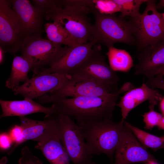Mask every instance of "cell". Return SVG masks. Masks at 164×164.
Here are the masks:
<instances>
[{
  "label": "cell",
  "mask_w": 164,
  "mask_h": 164,
  "mask_svg": "<svg viewBox=\"0 0 164 164\" xmlns=\"http://www.w3.org/2000/svg\"><path fill=\"white\" fill-rule=\"evenodd\" d=\"M119 89L117 86L105 85L90 79L71 76L60 89L48 94L53 97L61 98L104 96L115 93Z\"/></svg>",
  "instance_id": "8fae6325"
},
{
  "label": "cell",
  "mask_w": 164,
  "mask_h": 164,
  "mask_svg": "<svg viewBox=\"0 0 164 164\" xmlns=\"http://www.w3.org/2000/svg\"><path fill=\"white\" fill-rule=\"evenodd\" d=\"M135 67L136 75L153 77L164 67V40L150 46L139 52Z\"/></svg>",
  "instance_id": "2e32d148"
},
{
  "label": "cell",
  "mask_w": 164,
  "mask_h": 164,
  "mask_svg": "<svg viewBox=\"0 0 164 164\" xmlns=\"http://www.w3.org/2000/svg\"><path fill=\"white\" fill-rule=\"evenodd\" d=\"M97 41H91L62 49L51 66L40 72L69 74L78 68L96 51L101 48Z\"/></svg>",
  "instance_id": "9c48e42d"
},
{
  "label": "cell",
  "mask_w": 164,
  "mask_h": 164,
  "mask_svg": "<svg viewBox=\"0 0 164 164\" xmlns=\"http://www.w3.org/2000/svg\"><path fill=\"white\" fill-rule=\"evenodd\" d=\"M155 106L150 104L149 111L145 113L143 116V121L145 123V128L151 129L156 126H157L159 121L162 117L160 113L154 110Z\"/></svg>",
  "instance_id": "484cf974"
},
{
  "label": "cell",
  "mask_w": 164,
  "mask_h": 164,
  "mask_svg": "<svg viewBox=\"0 0 164 164\" xmlns=\"http://www.w3.org/2000/svg\"><path fill=\"white\" fill-rule=\"evenodd\" d=\"M63 48L40 36H33L25 37L19 50L31 63L34 76L49 68Z\"/></svg>",
  "instance_id": "52a82bcc"
},
{
  "label": "cell",
  "mask_w": 164,
  "mask_h": 164,
  "mask_svg": "<svg viewBox=\"0 0 164 164\" xmlns=\"http://www.w3.org/2000/svg\"><path fill=\"white\" fill-rule=\"evenodd\" d=\"M146 84L152 88L159 89L164 91V78L162 76L158 75L147 78Z\"/></svg>",
  "instance_id": "f1b7e54d"
},
{
  "label": "cell",
  "mask_w": 164,
  "mask_h": 164,
  "mask_svg": "<svg viewBox=\"0 0 164 164\" xmlns=\"http://www.w3.org/2000/svg\"><path fill=\"white\" fill-rule=\"evenodd\" d=\"M117 4L121 13L119 16L124 18L128 16L133 18L141 14L139 9L141 5L147 0H114Z\"/></svg>",
  "instance_id": "cb8c5ba5"
},
{
  "label": "cell",
  "mask_w": 164,
  "mask_h": 164,
  "mask_svg": "<svg viewBox=\"0 0 164 164\" xmlns=\"http://www.w3.org/2000/svg\"><path fill=\"white\" fill-rule=\"evenodd\" d=\"M57 134L73 164H96L77 124L69 116L53 114Z\"/></svg>",
  "instance_id": "277c9868"
},
{
  "label": "cell",
  "mask_w": 164,
  "mask_h": 164,
  "mask_svg": "<svg viewBox=\"0 0 164 164\" xmlns=\"http://www.w3.org/2000/svg\"><path fill=\"white\" fill-rule=\"evenodd\" d=\"M23 142L30 140L34 141L41 136L46 129L48 123L45 117L43 121L32 119L25 116L19 117Z\"/></svg>",
  "instance_id": "7402d4cb"
},
{
  "label": "cell",
  "mask_w": 164,
  "mask_h": 164,
  "mask_svg": "<svg viewBox=\"0 0 164 164\" xmlns=\"http://www.w3.org/2000/svg\"><path fill=\"white\" fill-rule=\"evenodd\" d=\"M90 9L93 8L100 13L106 15L120 12V9L114 0H92Z\"/></svg>",
  "instance_id": "d4e9b609"
},
{
  "label": "cell",
  "mask_w": 164,
  "mask_h": 164,
  "mask_svg": "<svg viewBox=\"0 0 164 164\" xmlns=\"http://www.w3.org/2000/svg\"><path fill=\"white\" fill-rule=\"evenodd\" d=\"M56 0H33L34 5L42 10L45 14L56 3Z\"/></svg>",
  "instance_id": "f546056e"
},
{
  "label": "cell",
  "mask_w": 164,
  "mask_h": 164,
  "mask_svg": "<svg viewBox=\"0 0 164 164\" xmlns=\"http://www.w3.org/2000/svg\"><path fill=\"white\" fill-rule=\"evenodd\" d=\"M2 112L0 118L17 116L19 117L41 113L49 116L56 113L54 104L46 107L37 103L33 99L24 98L22 100L5 101L0 100Z\"/></svg>",
  "instance_id": "ac0fdd59"
},
{
  "label": "cell",
  "mask_w": 164,
  "mask_h": 164,
  "mask_svg": "<svg viewBox=\"0 0 164 164\" xmlns=\"http://www.w3.org/2000/svg\"><path fill=\"white\" fill-rule=\"evenodd\" d=\"M26 37L20 20L9 0H0V47L15 54Z\"/></svg>",
  "instance_id": "ba28073f"
},
{
  "label": "cell",
  "mask_w": 164,
  "mask_h": 164,
  "mask_svg": "<svg viewBox=\"0 0 164 164\" xmlns=\"http://www.w3.org/2000/svg\"><path fill=\"white\" fill-rule=\"evenodd\" d=\"M145 164H159L156 162V160L153 161L149 162L146 163Z\"/></svg>",
  "instance_id": "8d00e7d4"
},
{
  "label": "cell",
  "mask_w": 164,
  "mask_h": 164,
  "mask_svg": "<svg viewBox=\"0 0 164 164\" xmlns=\"http://www.w3.org/2000/svg\"><path fill=\"white\" fill-rule=\"evenodd\" d=\"M125 92L120 88L117 92L104 96H77L68 98L52 97L48 94L38 98L42 104L52 103L56 113L74 118L79 126L111 119L119 95Z\"/></svg>",
  "instance_id": "6da1fadb"
},
{
  "label": "cell",
  "mask_w": 164,
  "mask_h": 164,
  "mask_svg": "<svg viewBox=\"0 0 164 164\" xmlns=\"http://www.w3.org/2000/svg\"><path fill=\"white\" fill-rule=\"evenodd\" d=\"M47 128L43 134L34 141L35 149L40 150L50 164H70L69 157L56 132L52 115L46 116Z\"/></svg>",
  "instance_id": "4fadbf2b"
},
{
  "label": "cell",
  "mask_w": 164,
  "mask_h": 164,
  "mask_svg": "<svg viewBox=\"0 0 164 164\" xmlns=\"http://www.w3.org/2000/svg\"><path fill=\"white\" fill-rule=\"evenodd\" d=\"M99 49L83 63L69 74L72 76L92 79L101 84L117 86L120 78L105 61Z\"/></svg>",
  "instance_id": "7c38bea8"
},
{
  "label": "cell",
  "mask_w": 164,
  "mask_h": 164,
  "mask_svg": "<svg viewBox=\"0 0 164 164\" xmlns=\"http://www.w3.org/2000/svg\"><path fill=\"white\" fill-rule=\"evenodd\" d=\"M143 13L130 22L140 52L147 47L164 40V19L157 10L156 1L147 0Z\"/></svg>",
  "instance_id": "8992f818"
},
{
  "label": "cell",
  "mask_w": 164,
  "mask_h": 164,
  "mask_svg": "<svg viewBox=\"0 0 164 164\" xmlns=\"http://www.w3.org/2000/svg\"><path fill=\"white\" fill-rule=\"evenodd\" d=\"M164 7V0H161L158 4L156 5L157 9Z\"/></svg>",
  "instance_id": "e575fe53"
},
{
  "label": "cell",
  "mask_w": 164,
  "mask_h": 164,
  "mask_svg": "<svg viewBox=\"0 0 164 164\" xmlns=\"http://www.w3.org/2000/svg\"><path fill=\"white\" fill-rule=\"evenodd\" d=\"M108 48L106 55L111 69L115 72L129 71L133 65V60L129 53L125 50L116 48L113 46Z\"/></svg>",
  "instance_id": "ffe728a7"
},
{
  "label": "cell",
  "mask_w": 164,
  "mask_h": 164,
  "mask_svg": "<svg viewBox=\"0 0 164 164\" xmlns=\"http://www.w3.org/2000/svg\"><path fill=\"white\" fill-rule=\"evenodd\" d=\"M71 78L69 74L42 73L37 74L12 90L15 95L33 99L61 88Z\"/></svg>",
  "instance_id": "30bf717a"
},
{
  "label": "cell",
  "mask_w": 164,
  "mask_h": 164,
  "mask_svg": "<svg viewBox=\"0 0 164 164\" xmlns=\"http://www.w3.org/2000/svg\"><path fill=\"white\" fill-rule=\"evenodd\" d=\"M124 124L140 143L145 148H149L155 150L164 148L163 136L158 137L150 134L125 121Z\"/></svg>",
  "instance_id": "603a6c76"
},
{
  "label": "cell",
  "mask_w": 164,
  "mask_h": 164,
  "mask_svg": "<svg viewBox=\"0 0 164 164\" xmlns=\"http://www.w3.org/2000/svg\"><path fill=\"white\" fill-rule=\"evenodd\" d=\"M44 28L48 40L55 43L68 47L79 44L65 29L55 22L46 23Z\"/></svg>",
  "instance_id": "44dd1931"
},
{
  "label": "cell",
  "mask_w": 164,
  "mask_h": 164,
  "mask_svg": "<svg viewBox=\"0 0 164 164\" xmlns=\"http://www.w3.org/2000/svg\"><path fill=\"white\" fill-rule=\"evenodd\" d=\"M160 102V109L163 115H164V97L162 98Z\"/></svg>",
  "instance_id": "836d02e7"
},
{
  "label": "cell",
  "mask_w": 164,
  "mask_h": 164,
  "mask_svg": "<svg viewBox=\"0 0 164 164\" xmlns=\"http://www.w3.org/2000/svg\"><path fill=\"white\" fill-rule=\"evenodd\" d=\"M158 75H160L163 77L164 76V67L160 70L157 72L155 76Z\"/></svg>",
  "instance_id": "d590c367"
},
{
  "label": "cell",
  "mask_w": 164,
  "mask_h": 164,
  "mask_svg": "<svg viewBox=\"0 0 164 164\" xmlns=\"http://www.w3.org/2000/svg\"><path fill=\"white\" fill-rule=\"evenodd\" d=\"M5 52L2 48L0 47V63L2 64L4 62V53Z\"/></svg>",
  "instance_id": "1f68e13d"
},
{
  "label": "cell",
  "mask_w": 164,
  "mask_h": 164,
  "mask_svg": "<svg viewBox=\"0 0 164 164\" xmlns=\"http://www.w3.org/2000/svg\"><path fill=\"white\" fill-rule=\"evenodd\" d=\"M21 153V156L19 159L18 164H43L42 161L34 155L27 146L22 148Z\"/></svg>",
  "instance_id": "4316f807"
},
{
  "label": "cell",
  "mask_w": 164,
  "mask_h": 164,
  "mask_svg": "<svg viewBox=\"0 0 164 164\" xmlns=\"http://www.w3.org/2000/svg\"><path fill=\"white\" fill-rule=\"evenodd\" d=\"M95 22L93 26V38L108 48L116 43L135 44V39L129 21L114 14L106 15L91 9Z\"/></svg>",
  "instance_id": "5b68a950"
},
{
  "label": "cell",
  "mask_w": 164,
  "mask_h": 164,
  "mask_svg": "<svg viewBox=\"0 0 164 164\" xmlns=\"http://www.w3.org/2000/svg\"><path fill=\"white\" fill-rule=\"evenodd\" d=\"M9 135L15 143L14 146L7 152L10 155L17 146L23 143L22 131L21 126L15 125L11 130Z\"/></svg>",
  "instance_id": "83f0119b"
},
{
  "label": "cell",
  "mask_w": 164,
  "mask_h": 164,
  "mask_svg": "<svg viewBox=\"0 0 164 164\" xmlns=\"http://www.w3.org/2000/svg\"><path fill=\"white\" fill-rule=\"evenodd\" d=\"M90 0H57L44 15L65 29L78 44L93 39V26L87 14L91 12Z\"/></svg>",
  "instance_id": "7a4b0ae2"
},
{
  "label": "cell",
  "mask_w": 164,
  "mask_h": 164,
  "mask_svg": "<svg viewBox=\"0 0 164 164\" xmlns=\"http://www.w3.org/2000/svg\"><path fill=\"white\" fill-rule=\"evenodd\" d=\"M13 141L9 134L3 133L0 135V146L2 149L6 150L9 148Z\"/></svg>",
  "instance_id": "4dcf8cb0"
},
{
  "label": "cell",
  "mask_w": 164,
  "mask_h": 164,
  "mask_svg": "<svg viewBox=\"0 0 164 164\" xmlns=\"http://www.w3.org/2000/svg\"><path fill=\"white\" fill-rule=\"evenodd\" d=\"M163 137H164V136Z\"/></svg>",
  "instance_id": "f35d334b"
},
{
  "label": "cell",
  "mask_w": 164,
  "mask_h": 164,
  "mask_svg": "<svg viewBox=\"0 0 164 164\" xmlns=\"http://www.w3.org/2000/svg\"><path fill=\"white\" fill-rule=\"evenodd\" d=\"M125 126L122 138L115 153V161L113 164L147 163L156 160Z\"/></svg>",
  "instance_id": "5bb4252c"
},
{
  "label": "cell",
  "mask_w": 164,
  "mask_h": 164,
  "mask_svg": "<svg viewBox=\"0 0 164 164\" xmlns=\"http://www.w3.org/2000/svg\"><path fill=\"white\" fill-rule=\"evenodd\" d=\"M157 126L159 128L164 130V115L162 116Z\"/></svg>",
  "instance_id": "d6a6232c"
},
{
  "label": "cell",
  "mask_w": 164,
  "mask_h": 164,
  "mask_svg": "<svg viewBox=\"0 0 164 164\" xmlns=\"http://www.w3.org/2000/svg\"><path fill=\"white\" fill-rule=\"evenodd\" d=\"M162 99V95L156 89L143 83L140 87L130 90L125 93L116 106L121 109L122 119L124 121L130 112L144 101L155 106Z\"/></svg>",
  "instance_id": "e0dca14e"
},
{
  "label": "cell",
  "mask_w": 164,
  "mask_h": 164,
  "mask_svg": "<svg viewBox=\"0 0 164 164\" xmlns=\"http://www.w3.org/2000/svg\"><path fill=\"white\" fill-rule=\"evenodd\" d=\"M162 15H163V17L164 19V13H162Z\"/></svg>",
  "instance_id": "74e56055"
},
{
  "label": "cell",
  "mask_w": 164,
  "mask_h": 164,
  "mask_svg": "<svg viewBox=\"0 0 164 164\" xmlns=\"http://www.w3.org/2000/svg\"><path fill=\"white\" fill-rule=\"evenodd\" d=\"M19 18L26 36H40L43 33L44 14L28 0L9 1Z\"/></svg>",
  "instance_id": "9a60e30c"
},
{
  "label": "cell",
  "mask_w": 164,
  "mask_h": 164,
  "mask_svg": "<svg viewBox=\"0 0 164 164\" xmlns=\"http://www.w3.org/2000/svg\"><path fill=\"white\" fill-rule=\"evenodd\" d=\"M31 69V63L24 56L21 55L15 57L10 75L5 82L6 87L13 90L20 85V82L27 81L29 79L28 73Z\"/></svg>",
  "instance_id": "d6986e66"
},
{
  "label": "cell",
  "mask_w": 164,
  "mask_h": 164,
  "mask_svg": "<svg viewBox=\"0 0 164 164\" xmlns=\"http://www.w3.org/2000/svg\"><path fill=\"white\" fill-rule=\"evenodd\" d=\"M124 121L115 122L108 119L78 126L93 155L104 154L112 159L124 134Z\"/></svg>",
  "instance_id": "3957f363"
}]
</instances>
